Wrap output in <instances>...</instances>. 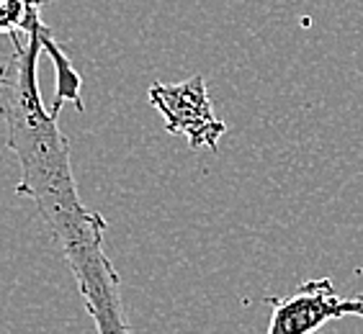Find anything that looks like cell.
Masks as SVG:
<instances>
[{"instance_id": "1", "label": "cell", "mask_w": 363, "mask_h": 334, "mask_svg": "<svg viewBox=\"0 0 363 334\" xmlns=\"http://www.w3.org/2000/svg\"><path fill=\"white\" fill-rule=\"evenodd\" d=\"M147 98L165 121V132L183 137L191 149L217 152L219 139L227 134V124L217 119L201 75L183 83H155Z\"/></svg>"}, {"instance_id": "2", "label": "cell", "mask_w": 363, "mask_h": 334, "mask_svg": "<svg viewBox=\"0 0 363 334\" xmlns=\"http://www.w3.org/2000/svg\"><path fill=\"white\" fill-rule=\"evenodd\" d=\"M266 304L271 306L266 334H317L330 321L363 319V293L340 296L330 278L307 280L289 296H268Z\"/></svg>"}, {"instance_id": "3", "label": "cell", "mask_w": 363, "mask_h": 334, "mask_svg": "<svg viewBox=\"0 0 363 334\" xmlns=\"http://www.w3.org/2000/svg\"><path fill=\"white\" fill-rule=\"evenodd\" d=\"M65 263L75 278L85 311L96 324V334H132L121 296V278L106 247H93Z\"/></svg>"}, {"instance_id": "4", "label": "cell", "mask_w": 363, "mask_h": 334, "mask_svg": "<svg viewBox=\"0 0 363 334\" xmlns=\"http://www.w3.org/2000/svg\"><path fill=\"white\" fill-rule=\"evenodd\" d=\"M47 0H0V34L11 42L42 31V6Z\"/></svg>"}]
</instances>
